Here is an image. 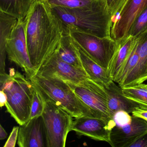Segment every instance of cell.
I'll return each instance as SVG.
<instances>
[{
    "mask_svg": "<svg viewBox=\"0 0 147 147\" xmlns=\"http://www.w3.org/2000/svg\"><path fill=\"white\" fill-rule=\"evenodd\" d=\"M24 19L28 54L37 73L58 52L68 36L67 26L46 0H33Z\"/></svg>",
    "mask_w": 147,
    "mask_h": 147,
    "instance_id": "obj_1",
    "label": "cell"
},
{
    "mask_svg": "<svg viewBox=\"0 0 147 147\" xmlns=\"http://www.w3.org/2000/svg\"><path fill=\"white\" fill-rule=\"evenodd\" d=\"M1 90L7 96V112L20 125L30 119L34 88L31 82L18 71L11 69L9 74H0Z\"/></svg>",
    "mask_w": 147,
    "mask_h": 147,
    "instance_id": "obj_2",
    "label": "cell"
},
{
    "mask_svg": "<svg viewBox=\"0 0 147 147\" xmlns=\"http://www.w3.org/2000/svg\"><path fill=\"white\" fill-rule=\"evenodd\" d=\"M1 49H6L8 59L20 67L28 79L36 74L28 54L24 18H13L7 15L0 18Z\"/></svg>",
    "mask_w": 147,
    "mask_h": 147,
    "instance_id": "obj_3",
    "label": "cell"
},
{
    "mask_svg": "<svg viewBox=\"0 0 147 147\" xmlns=\"http://www.w3.org/2000/svg\"><path fill=\"white\" fill-rule=\"evenodd\" d=\"M29 80L43 98L54 101L70 113L73 118L96 117L91 109L64 81L56 77L38 74Z\"/></svg>",
    "mask_w": 147,
    "mask_h": 147,
    "instance_id": "obj_4",
    "label": "cell"
},
{
    "mask_svg": "<svg viewBox=\"0 0 147 147\" xmlns=\"http://www.w3.org/2000/svg\"><path fill=\"white\" fill-rule=\"evenodd\" d=\"M51 7L66 24L73 25L99 37L111 36L112 19L107 10L73 9L60 6Z\"/></svg>",
    "mask_w": 147,
    "mask_h": 147,
    "instance_id": "obj_5",
    "label": "cell"
},
{
    "mask_svg": "<svg viewBox=\"0 0 147 147\" xmlns=\"http://www.w3.org/2000/svg\"><path fill=\"white\" fill-rule=\"evenodd\" d=\"M69 35L94 61L108 73L119 42L111 37L100 38L73 25L67 24Z\"/></svg>",
    "mask_w": 147,
    "mask_h": 147,
    "instance_id": "obj_6",
    "label": "cell"
},
{
    "mask_svg": "<svg viewBox=\"0 0 147 147\" xmlns=\"http://www.w3.org/2000/svg\"><path fill=\"white\" fill-rule=\"evenodd\" d=\"M42 98L45 108L42 116L46 129L48 147H65L68 134L71 131L73 117L54 101Z\"/></svg>",
    "mask_w": 147,
    "mask_h": 147,
    "instance_id": "obj_7",
    "label": "cell"
},
{
    "mask_svg": "<svg viewBox=\"0 0 147 147\" xmlns=\"http://www.w3.org/2000/svg\"><path fill=\"white\" fill-rule=\"evenodd\" d=\"M67 83L96 117L108 121L114 120L109 111L105 87L90 78L77 84Z\"/></svg>",
    "mask_w": 147,
    "mask_h": 147,
    "instance_id": "obj_8",
    "label": "cell"
},
{
    "mask_svg": "<svg viewBox=\"0 0 147 147\" xmlns=\"http://www.w3.org/2000/svg\"><path fill=\"white\" fill-rule=\"evenodd\" d=\"M36 74L56 77L74 84L80 83L90 78L84 69L65 62L59 57L57 53L43 64Z\"/></svg>",
    "mask_w": 147,
    "mask_h": 147,
    "instance_id": "obj_9",
    "label": "cell"
},
{
    "mask_svg": "<svg viewBox=\"0 0 147 147\" xmlns=\"http://www.w3.org/2000/svg\"><path fill=\"white\" fill-rule=\"evenodd\" d=\"M147 7V0H126L113 20L111 37L117 42L126 38L134 20Z\"/></svg>",
    "mask_w": 147,
    "mask_h": 147,
    "instance_id": "obj_10",
    "label": "cell"
},
{
    "mask_svg": "<svg viewBox=\"0 0 147 147\" xmlns=\"http://www.w3.org/2000/svg\"><path fill=\"white\" fill-rule=\"evenodd\" d=\"M116 125L115 120L108 121L93 117H81L73 121L71 131L80 136H84L111 145V133Z\"/></svg>",
    "mask_w": 147,
    "mask_h": 147,
    "instance_id": "obj_11",
    "label": "cell"
},
{
    "mask_svg": "<svg viewBox=\"0 0 147 147\" xmlns=\"http://www.w3.org/2000/svg\"><path fill=\"white\" fill-rule=\"evenodd\" d=\"M147 133V123L142 119L131 117L125 124L115 125L111 133L113 147H129L133 143Z\"/></svg>",
    "mask_w": 147,
    "mask_h": 147,
    "instance_id": "obj_12",
    "label": "cell"
},
{
    "mask_svg": "<svg viewBox=\"0 0 147 147\" xmlns=\"http://www.w3.org/2000/svg\"><path fill=\"white\" fill-rule=\"evenodd\" d=\"M18 143L20 147H48L46 129L42 116L20 125Z\"/></svg>",
    "mask_w": 147,
    "mask_h": 147,
    "instance_id": "obj_13",
    "label": "cell"
},
{
    "mask_svg": "<svg viewBox=\"0 0 147 147\" xmlns=\"http://www.w3.org/2000/svg\"><path fill=\"white\" fill-rule=\"evenodd\" d=\"M105 88L108 108L113 118L119 112L123 111L129 114L138 108L144 110L142 105L125 95L122 88L117 86L113 81L111 80Z\"/></svg>",
    "mask_w": 147,
    "mask_h": 147,
    "instance_id": "obj_14",
    "label": "cell"
},
{
    "mask_svg": "<svg viewBox=\"0 0 147 147\" xmlns=\"http://www.w3.org/2000/svg\"><path fill=\"white\" fill-rule=\"evenodd\" d=\"M137 41V37L128 36L119 42V46L113 59L108 74L112 80L117 83Z\"/></svg>",
    "mask_w": 147,
    "mask_h": 147,
    "instance_id": "obj_15",
    "label": "cell"
},
{
    "mask_svg": "<svg viewBox=\"0 0 147 147\" xmlns=\"http://www.w3.org/2000/svg\"><path fill=\"white\" fill-rule=\"evenodd\" d=\"M139 60L120 87L138 85L147 80V30L137 37Z\"/></svg>",
    "mask_w": 147,
    "mask_h": 147,
    "instance_id": "obj_16",
    "label": "cell"
},
{
    "mask_svg": "<svg viewBox=\"0 0 147 147\" xmlns=\"http://www.w3.org/2000/svg\"><path fill=\"white\" fill-rule=\"evenodd\" d=\"M69 36L80 57L83 68L90 79L103 86H106L112 80L107 71L94 61L69 35Z\"/></svg>",
    "mask_w": 147,
    "mask_h": 147,
    "instance_id": "obj_17",
    "label": "cell"
},
{
    "mask_svg": "<svg viewBox=\"0 0 147 147\" xmlns=\"http://www.w3.org/2000/svg\"><path fill=\"white\" fill-rule=\"evenodd\" d=\"M51 7L60 6L73 9L107 10L106 0H46Z\"/></svg>",
    "mask_w": 147,
    "mask_h": 147,
    "instance_id": "obj_18",
    "label": "cell"
},
{
    "mask_svg": "<svg viewBox=\"0 0 147 147\" xmlns=\"http://www.w3.org/2000/svg\"><path fill=\"white\" fill-rule=\"evenodd\" d=\"M30 5L27 0H0V11L17 18H24Z\"/></svg>",
    "mask_w": 147,
    "mask_h": 147,
    "instance_id": "obj_19",
    "label": "cell"
},
{
    "mask_svg": "<svg viewBox=\"0 0 147 147\" xmlns=\"http://www.w3.org/2000/svg\"><path fill=\"white\" fill-rule=\"evenodd\" d=\"M58 56L65 62L84 69L80 57L75 49L69 35L67 36L57 52Z\"/></svg>",
    "mask_w": 147,
    "mask_h": 147,
    "instance_id": "obj_20",
    "label": "cell"
},
{
    "mask_svg": "<svg viewBox=\"0 0 147 147\" xmlns=\"http://www.w3.org/2000/svg\"><path fill=\"white\" fill-rule=\"evenodd\" d=\"M126 97L142 105L147 110V85L143 83L122 88Z\"/></svg>",
    "mask_w": 147,
    "mask_h": 147,
    "instance_id": "obj_21",
    "label": "cell"
},
{
    "mask_svg": "<svg viewBox=\"0 0 147 147\" xmlns=\"http://www.w3.org/2000/svg\"><path fill=\"white\" fill-rule=\"evenodd\" d=\"M147 30V7L137 17L131 25L128 34V36L137 37Z\"/></svg>",
    "mask_w": 147,
    "mask_h": 147,
    "instance_id": "obj_22",
    "label": "cell"
},
{
    "mask_svg": "<svg viewBox=\"0 0 147 147\" xmlns=\"http://www.w3.org/2000/svg\"><path fill=\"white\" fill-rule=\"evenodd\" d=\"M139 60V54H138V39L136 45L132 51V53L130 56L128 62L126 63L125 67L124 68L121 76L119 77L117 84L120 86L123 82L127 79L130 74L132 72L134 68L137 64Z\"/></svg>",
    "mask_w": 147,
    "mask_h": 147,
    "instance_id": "obj_23",
    "label": "cell"
},
{
    "mask_svg": "<svg viewBox=\"0 0 147 147\" xmlns=\"http://www.w3.org/2000/svg\"><path fill=\"white\" fill-rule=\"evenodd\" d=\"M34 88L33 100L31 109L30 119L42 116L44 111V100L40 93L35 87L34 86Z\"/></svg>",
    "mask_w": 147,
    "mask_h": 147,
    "instance_id": "obj_24",
    "label": "cell"
},
{
    "mask_svg": "<svg viewBox=\"0 0 147 147\" xmlns=\"http://www.w3.org/2000/svg\"><path fill=\"white\" fill-rule=\"evenodd\" d=\"M126 0H106L107 7L108 13L114 20L118 13Z\"/></svg>",
    "mask_w": 147,
    "mask_h": 147,
    "instance_id": "obj_25",
    "label": "cell"
},
{
    "mask_svg": "<svg viewBox=\"0 0 147 147\" xmlns=\"http://www.w3.org/2000/svg\"><path fill=\"white\" fill-rule=\"evenodd\" d=\"M20 127L14 126L6 142L4 147H14L16 145L18 137L19 130Z\"/></svg>",
    "mask_w": 147,
    "mask_h": 147,
    "instance_id": "obj_26",
    "label": "cell"
},
{
    "mask_svg": "<svg viewBox=\"0 0 147 147\" xmlns=\"http://www.w3.org/2000/svg\"><path fill=\"white\" fill-rule=\"evenodd\" d=\"M129 147H147V133L130 145Z\"/></svg>",
    "mask_w": 147,
    "mask_h": 147,
    "instance_id": "obj_27",
    "label": "cell"
},
{
    "mask_svg": "<svg viewBox=\"0 0 147 147\" xmlns=\"http://www.w3.org/2000/svg\"><path fill=\"white\" fill-rule=\"evenodd\" d=\"M132 117H137L142 119L147 123V110L138 108L131 113Z\"/></svg>",
    "mask_w": 147,
    "mask_h": 147,
    "instance_id": "obj_28",
    "label": "cell"
},
{
    "mask_svg": "<svg viewBox=\"0 0 147 147\" xmlns=\"http://www.w3.org/2000/svg\"><path fill=\"white\" fill-rule=\"evenodd\" d=\"M7 102V96L5 93L1 90L0 91V106L2 108L3 107L5 106Z\"/></svg>",
    "mask_w": 147,
    "mask_h": 147,
    "instance_id": "obj_29",
    "label": "cell"
},
{
    "mask_svg": "<svg viewBox=\"0 0 147 147\" xmlns=\"http://www.w3.org/2000/svg\"><path fill=\"white\" fill-rule=\"evenodd\" d=\"M7 137V133L5 130L2 127L1 125H0V140L6 139Z\"/></svg>",
    "mask_w": 147,
    "mask_h": 147,
    "instance_id": "obj_30",
    "label": "cell"
},
{
    "mask_svg": "<svg viewBox=\"0 0 147 147\" xmlns=\"http://www.w3.org/2000/svg\"><path fill=\"white\" fill-rule=\"evenodd\" d=\"M32 1L33 0H28V1L30 2V4H31L32 2Z\"/></svg>",
    "mask_w": 147,
    "mask_h": 147,
    "instance_id": "obj_31",
    "label": "cell"
},
{
    "mask_svg": "<svg viewBox=\"0 0 147 147\" xmlns=\"http://www.w3.org/2000/svg\"><path fill=\"white\" fill-rule=\"evenodd\" d=\"M27 1H28V2L29 3V1H28V0H27Z\"/></svg>",
    "mask_w": 147,
    "mask_h": 147,
    "instance_id": "obj_32",
    "label": "cell"
}]
</instances>
